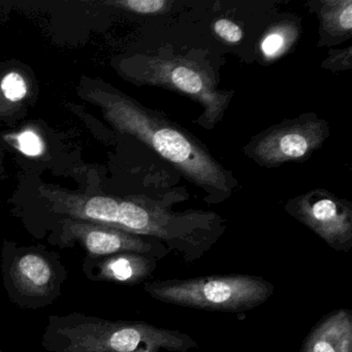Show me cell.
Listing matches in <instances>:
<instances>
[{
  "mask_svg": "<svg viewBox=\"0 0 352 352\" xmlns=\"http://www.w3.org/2000/svg\"><path fill=\"white\" fill-rule=\"evenodd\" d=\"M300 352H352L349 309H338L325 315L305 338Z\"/></svg>",
  "mask_w": 352,
  "mask_h": 352,
  "instance_id": "obj_11",
  "label": "cell"
},
{
  "mask_svg": "<svg viewBox=\"0 0 352 352\" xmlns=\"http://www.w3.org/2000/svg\"><path fill=\"white\" fill-rule=\"evenodd\" d=\"M298 34V30L294 23L283 22L274 26L261 38V54L267 60L279 58L292 48Z\"/></svg>",
  "mask_w": 352,
  "mask_h": 352,
  "instance_id": "obj_13",
  "label": "cell"
},
{
  "mask_svg": "<svg viewBox=\"0 0 352 352\" xmlns=\"http://www.w3.org/2000/svg\"><path fill=\"white\" fill-rule=\"evenodd\" d=\"M329 135V124L315 115L276 125L255 138L247 153L267 168L310 157Z\"/></svg>",
  "mask_w": 352,
  "mask_h": 352,
  "instance_id": "obj_8",
  "label": "cell"
},
{
  "mask_svg": "<svg viewBox=\"0 0 352 352\" xmlns=\"http://www.w3.org/2000/svg\"><path fill=\"white\" fill-rule=\"evenodd\" d=\"M18 147L25 155L38 156L40 155L44 149L42 141L38 135L32 131H24L18 138Z\"/></svg>",
  "mask_w": 352,
  "mask_h": 352,
  "instance_id": "obj_17",
  "label": "cell"
},
{
  "mask_svg": "<svg viewBox=\"0 0 352 352\" xmlns=\"http://www.w3.org/2000/svg\"><path fill=\"white\" fill-rule=\"evenodd\" d=\"M49 242L60 248H72L76 245L87 253V256L100 257L120 252H138L152 255L160 259L170 253L158 240L129 234L117 228L80 220L56 219Z\"/></svg>",
  "mask_w": 352,
  "mask_h": 352,
  "instance_id": "obj_7",
  "label": "cell"
},
{
  "mask_svg": "<svg viewBox=\"0 0 352 352\" xmlns=\"http://www.w3.org/2000/svg\"><path fill=\"white\" fill-rule=\"evenodd\" d=\"M158 259L138 252H120L107 256H84L82 271L88 280L135 286L144 283L157 267Z\"/></svg>",
  "mask_w": 352,
  "mask_h": 352,
  "instance_id": "obj_10",
  "label": "cell"
},
{
  "mask_svg": "<svg viewBox=\"0 0 352 352\" xmlns=\"http://www.w3.org/2000/svg\"><path fill=\"white\" fill-rule=\"evenodd\" d=\"M42 346L49 352H188L199 344L188 333L145 321L74 312L49 316Z\"/></svg>",
  "mask_w": 352,
  "mask_h": 352,
  "instance_id": "obj_3",
  "label": "cell"
},
{
  "mask_svg": "<svg viewBox=\"0 0 352 352\" xmlns=\"http://www.w3.org/2000/svg\"><path fill=\"white\" fill-rule=\"evenodd\" d=\"M286 211L339 252L352 248V209L349 204L314 190L288 201Z\"/></svg>",
  "mask_w": 352,
  "mask_h": 352,
  "instance_id": "obj_9",
  "label": "cell"
},
{
  "mask_svg": "<svg viewBox=\"0 0 352 352\" xmlns=\"http://www.w3.org/2000/svg\"><path fill=\"white\" fill-rule=\"evenodd\" d=\"M213 30L218 38L230 44H238L243 38L242 28L230 19L216 20Z\"/></svg>",
  "mask_w": 352,
  "mask_h": 352,
  "instance_id": "obj_16",
  "label": "cell"
},
{
  "mask_svg": "<svg viewBox=\"0 0 352 352\" xmlns=\"http://www.w3.org/2000/svg\"><path fill=\"white\" fill-rule=\"evenodd\" d=\"M0 271L8 298L25 310H40L54 304L69 278L59 253L43 246L10 242L1 250Z\"/></svg>",
  "mask_w": 352,
  "mask_h": 352,
  "instance_id": "obj_5",
  "label": "cell"
},
{
  "mask_svg": "<svg viewBox=\"0 0 352 352\" xmlns=\"http://www.w3.org/2000/svg\"><path fill=\"white\" fill-rule=\"evenodd\" d=\"M322 25L333 36H350L352 30L351 0H327L321 3Z\"/></svg>",
  "mask_w": 352,
  "mask_h": 352,
  "instance_id": "obj_12",
  "label": "cell"
},
{
  "mask_svg": "<svg viewBox=\"0 0 352 352\" xmlns=\"http://www.w3.org/2000/svg\"><path fill=\"white\" fill-rule=\"evenodd\" d=\"M48 208L53 219L80 220L155 239L185 263H195L214 246L226 230L224 220L213 212L174 213L146 199L107 195L54 197Z\"/></svg>",
  "mask_w": 352,
  "mask_h": 352,
  "instance_id": "obj_1",
  "label": "cell"
},
{
  "mask_svg": "<svg viewBox=\"0 0 352 352\" xmlns=\"http://www.w3.org/2000/svg\"><path fill=\"white\" fill-rule=\"evenodd\" d=\"M143 289L151 298L166 304L228 313L253 310L274 294L271 282L245 274L155 280L146 282Z\"/></svg>",
  "mask_w": 352,
  "mask_h": 352,
  "instance_id": "obj_4",
  "label": "cell"
},
{
  "mask_svg": "<svg viewBox=\"0 0 352 352\" xmlns=\"http://www.w3.org/2000/svg\"><path fill=\"white\" fill-rule=\"evenodd\" d=\"M114 5L133 13L151 15L166 11L172 3L168 0H120Z\"/></svg>",
  "mask_w": 352,
  "mask_h": 352,
  "instance_id": "obj_14",
  "label": "cell"
},
{
  "mask_svg": "<svg viewBox=\"0 0 352 352\" xmlns=\"http://www.w3.org/2000/svg\"><path fill=\"white\" fill-rule=\"evenodd\" d=\"M144 69L142 80L146 83L179 92L199 102L205 109L199 120V124L211 129L221 120L232 94L218 90L211 76L193 61L185 58L147 57Z\"/></svg>",
  "mask_w": 352,
  "mask_h": 352,
  "instance_id": "obj_6",
  "label": "cell"
},
{
  "mask_svg": "<svg viewBox=\"0 0 352 352\" xmlns=\"http://www.w3.org/2000/svg\"><path fill=\"white\" fill-rule=\"evenodd\" d=\"M96 100L108 120L121 133L143 142L187 180L210 195L223 199L236 187L232 174L188 131L124 96L102 92Z\"/></svg>",
  "mask_w": 352,
  "mask_h": 352,
  "instance_id": "obj_2",
  "label": "cell"
},
{
  "mask_svg": "<svg viewBox=\"0 0 352 352\" xmlns=\"http://www.w3.org/2000/svg\"><path fill=\"white\" fill-rule=\"evenodd\" d=\"M1 90L8 100L18 102L25 98L28 85L19 74L10 73L1 81Z\"/></svg>",
  "mask_w": 352,
  "mask_h": 352,
  "instance_id": "obj_15",
  "label": "cell"
}]
</instances>
